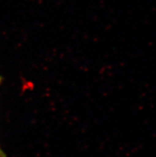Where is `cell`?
Listing matches in <instances>:
<instances>
[{"label": "cell", "mask_w": 156, "mask_h": 157, "mask_svg": "<svg viewBox=\"0 0 156 157\" xmlns=\"http://www.w3.org/2000/svg\"><path fill=\"white\" fill-rule=\"evenodd\" d=\"M0 157H6V155H5V154H4L3 151H2L1 148H0Z\"/></svg>", "instance_id": "obj_1"}, {"label": "cell", "mask_w": 156, "mask_h": 157, "mask_svg": "<svg viewBox=\"0 0 156 157\" xmlns=\"http://www.w3.org/2000/svg\"><path fill=\"white\" fill-rule=\"evenodd\" d=\"M1 81H2V79H1V78H0V84H1Z\"/></svg>", "instance_id": "obj_2"}]
</instances>
